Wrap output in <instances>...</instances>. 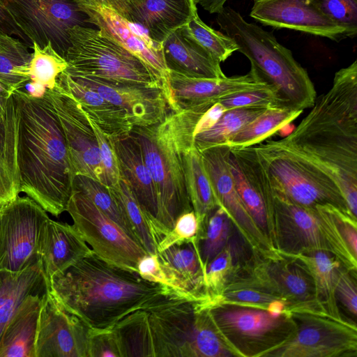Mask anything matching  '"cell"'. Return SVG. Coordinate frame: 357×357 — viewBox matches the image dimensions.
Here are the masks:
<instances>
[{"label": "cell", "mask_w": 357, "mask_h": 357, "mask_svg": "<svg viewBox=\"0 0 357 357\" xmlns=\"http://www.w3.org/2000/svg\"><path fill=\"white\" fill-rule=\"evenodd\" d=\"M226 110L219 101L211 106L199 119L195 130V137L213 127Z\"/></svg>", "instance_id": "obj_57"}, {"label": "cell", "mask_w": 357, "mask_h": 357, "mask_svg": "<svg viewBox=\"0 0 357 357\" xmlns=\"http://www.w3.org/2000/svg\"><path fill=\"white\" fill-rule=\"evenodd\" d=\"M137 268V273L145 280L166 285L165 275L158 254H146L139 259Z\"/></svg>", "instance_id": "obj_54"}, {"label": "cell", "mask_w": 357, "mask_h": 357, "mask_svg": "<svg viewBox=\"0 0 357 357\" xmlns=\"http://www.w3.org/2000/svg\"><path fill=\"white\" fill-rule=\"evenodd\" d=\"M234 352L215 328L207 308L197 303L195 328L190 344V357H231Z\"/></svg>", "instance_id": "obj_40"}, {"label": "cell", "mask_w": 357, "mask_h": 357, "mask_svg": "<svg viewBox=\"0 0 357 357\" xmlns=\"http://www.w3.org/2000/svg\"><path fill=\"white\" fill-rule=\"evenodd\" d=\"M0 33L22 40L27 47L32 48L33 43L15 23L8 13L0 4Z\"/></svg>", "instance_id": "obj_56"}, {"label": "cell", "mask_w": 357, "mask_h": 357, "mask_svg": "<svg viewBox=\"0 0 357 357\" xmlns=\"http://www.w3.org/2000/svg\"><path fill=\"white\" fill-rule=\"evenodd\" d=\"M194 0H127L125 18L142 26L153 40L162 43L198 15Z\"/></svg>", "instance_id": "obj_25"}, {"label": "cell", "mask_w": 357, "mask_h": 357, "mask_svg": "<svg viewBox=\"0 0 357 357\" xmlns=\"http://www.w3.org/2000/svg\"><path fill=\"white\" fill-rule=\"evenodd\" d=\"M88 357H120L112 327L90 328Z\"/></svg>", "instance_id": "obj_50"}, {"label": "cell", "mask_w": 357, "mask_h": 357, "mask_svg": "<svg viewBox=\"0 0 357 357\" xmlns=\"http://www.w3.org/2000/svg\"><path fill=\"white\" fill-rule=\"evenodd\" d=\"M13 94L20 192L59 216L66 211L74 178L59 120L46 92L36 98L22 88Z\"/></svg>", "instance_id": "obj_2"}, {"label": "cell", "mask_w": 357, "mask_h": 357, "mask_svg": "<svg viewBox=\"0 0 357 357\" xmlns=\"http://www.w3.org/2000/svg\"><path fill=\"white\" fill-rule=\"evenodd\" d=\"M71 77L124 109L133 126L146 127L160 123L170 111L164 90L161 87L109 82L86 77Z\"/></svg>", "instance_id": "obj_21"}, {"label": "cell", "mask_w": 357, "mask_h": 357, "mask_svg": "<svg viewBox=\"0 0 357 357\" xmlns=\"http://www.w3.org/2000/svg\"><path fill=\"white\" fill-rule=\"evenodd\" d=\"M227 0H194L209 13H220L224 8Z\"/></svg>", "instance_id": "obj_58"}, {"label": "cell", "mask_w": 357, "mask_h": 357, "mask_svg": "<svg viewBox=\"0 0 357 357\" xmlns=\"http://www.w3.org/2000/svg\"><path fill=\"white\" fill-rule=\"evenodd\" d=\"M357 289L356 273L342 266L339 269L335 295L347 311L354 317L357 312Z\"/></svg>", "instance_id": "obj_51"}, {"label": "cell", "mask_w": 357, "mask_h": 357, "mask_svg": "<svg viewBox=\"0 0 357 357\" xmlns=\"http://www.w3.org/2000/svg\"><path fill=\"white\" fill-rule=\"evenodd\" d=\"M32 50L27 72L29 82L41 85L47 89H54L59 75L68 66L66 60L54 50L50 43L43 47L33 43Z\"/></svg>", "instance_id": "obj_41"}, {"label": "cell", "mask_w": 357, "mask_h": 357, "mask_svg": "<svg viewBox=\"0 0 357 357\" xmlns=\"http://www.w3.org/2000/svg\"><path fill=\"white\" fill-rule=\"evenodd\" d=\"M76 1L87 15L89 23L139 58L157 75L166 96L169 70L164 61L162 43L151 39L142 26L128 21L109 6L95 0Z\"/></svg>", "instance_id": "obj_19"}, {"label": "cell", "mask_w": 357, "mask_h": 357, "mask_svg": "<svg viewBox=\"0 0 357 357\" xmlns=\"http://www.w3.org/2000/svg\"><path fill=\"white\" fill-rule=\"evenodd\" d=\"M286 303L280 299H276L271 302L266 311L273 317L280 316L286 312Z\"/></svg>", "instance_id": "obj_60"}, {"label": "cell", "mask_w": 357, "mask_h": 357, "mask_svg": "<svg viewBox=\"0 0 357 357\" xmlns=\"http://www.w3.org/2000/svg\"><path fill=\"white\" fill-rule=\"evenodd\" d=\"M198 229L199 223L193 210L181 214L172 230L158 244L157 252H161L174 243L194 240Z\"/></svg>", "instance_id": "obj_49"}, {"label": "cell", "mask_w": 357, "mask_h": 357, "mask_svg": "<svg viewBox=\"0 0 357 357\" xmlns=\"http://www.w3.org/2000/svg\"><path fill=\"white\" fill-rule=\"evenodd\" d=\"M112 330L120 357H156L149 312L135 310L119 320Z\"/></svg>", "instance_id": "obj_34"}, {"label": "cell", "mask_w": 357, "mask_h": 357, "mask_svg": "<svg viewBox=\"0 0 357 357\" xmlns=\"http://www.w3.org/2000/svg\"><path fill=\"white\" fill-rule=\"evenodd\" d=\"M24 87H26L25 91L29 95L36 98L44 96L47 91L45 87L29 81L24 85Z\"/></svg>", "instance_id": "obj_61"}, {"label": "cell", "mask_w": 357, "mask_h": 357, "mask_svg": "<svg viewBox=\"0 0 357 357\" xmlns=\"http://www.w3.org/2000/svg\"><path fill=\"white\" fill-rule=\"evenodd\" d=\"M16 108L15 114L8 121H0V155L5 158L17 180L16 169ZM19 186V185H18Z\"/></svg>", "instance_id": "obj_52"}, {"label": "cell", "mask_w": 357, "mask_h": 357, "mask_svg": "<svg viewBox=\"0 0 357 357\" xmlns=\"http://www.w3.org/2000/svg\"><path fill=\"white\" fill-rule=\"evenodd\" d=\"M324 14L344 29L345 38L357 34V0H310Z\"/></svg>", "instance_id": "obj_47"}, {"label": "cell", "mask_w": 357, "mask_h": 357, "mask_svg": "<svg viewBox=\"0 0 357 357\" xmlns=\"http://www.w3.org/2000/svg\"><path fill=\"white\" fill-rule=\"evenodd\" d=\"M91 123L99 147L104 185L110 187L117 183L121 177L113 141L94 122L91 121Z\"/></svg>", "instance_id": "obj_48"}, {"label": "cell", "mask_w": 357, "mask_h": 357, "mask_svg": "<svg viewBox=\"0 0 357 357\" xmlns=\"http://www.w3.org/2000/svg\"><path fill=\"white\" fill-rule=\"evenodd\" d=\"M183 162L187 192L199 225L218 206L202 154L194 144L184 148Z\"/></svg>", "instance_id": "obj_33"}, {"label": "cell", "mask_w": 357, "mask_h": 357, "mask_svg": "<svg viewBox=\"0 0 357 357\" xmlns=\"http://www.w3.org/2000/svg\"><path fill=\"white\" fill-rule=\"evenodd\" d=\"M116 10L125 18L127 0H95Z\"/></svg>", "instance_id": "obj_59"}, {"label": "cell", "mask_w": 357, "mask_h": 357, "mask_svg": "<svg viewBox=\"0 0 357 357\" xmlns=\"http://www.w3.org/2000/svg\"><path fill=\"white\" fill-rule=\"evenodd\" d=\"M296 324L294 335L266 357H351L357 351L355 323L327 316L292 314Z\"/></svg>", "instance_id": "obj_13"}, {"label": "cell", "mask_w": 357, "mask_h": 357, "mask_svg": "<svg viewBox=\"0 0 357 357\" xmlns=\"http://www.w3.org/2000/svg\"><path fill=\"white\" fill-rule=\"evenodd\" d=\"M48 287L40 260L20 272L0 271V336L25 298Z\"/></svg>", "instance_id": "obj_31"}, {"label": "cell", "mask_w": 357, "mask_h": 357, "mask_svg": "<svg viewBox=\"0 0 357 357\" xmlns=\"http://www.w3.org/2000/svg\"><path fill=\"white\" fill-rule=\"evenodd\" d=\"M68 33L64 58L70 76L162 88L157 75L139 58L98 29L75 26Z\"/></svg>", "instance_id": "obj_6"}, {"label": "cell", "mask_w": 357, "mask_h": 357, "mask_svg": "<svg viewBox=\"0 0 357 357\" xmlns=\"http://www.w3.org/2000/svg\"><path fill=\"white\" fill-rule=\"evenodd\" d=\"M57 84L74 96L89 119L112 141L130 134L134 126L124 109L79 84L65 71L59 75Z\"/></svg>", "instance_id": "obj_29"}, {"label": "cell", "mask_w": 357, "mask_h": 357, "mask_svg": "<svg viewBox=\"0 0 357 357\" xmlns=\"http://www.w3.org/2000/svg\"><path fill=\"white\" fill-rule=\"evenodd\" d=\"M231 226L230 218L220 206L207 215L199 225L195 243L204 270L229 242Z\"/></svg>", "instance_id": "obj_36"}, {"label": "cell", "mask_w": 357, "mask_h": 357, "mask_svg": "<svg viewBox=\"0 0 357 357\" xmlns=\"http://www.w3.org/2000/svg\"><path fill=\"white\" fill-rule=\"evenodd\" d=\"M286 137L268 141L331 177L357 219V61L335 74L331 89Z\"/></svg>", "instance_id": "obj_1"}, {"label": "cell", "mask_w": 357, "mask_h": 357, "mask_svg": "<svg viewBox=\"0 0 357 357\" xmlns=\"http://www.w3.org/2000/svg\"><path fill=\"white\" fill-rule=\"evenodd\" d=\"M206 308L236 357H266L291 337L296 328L293 314L288 312L273 317L266 310L227 304Z\"/></svg>", "instance_id": "obj_8"}, {"label": "cell", "mask_w": 357, "mask_h": 357, "mask_svg": "<svg viewBox=\"0 0 357 357\" xmlns=\"http://www.w3.org/2000/svg\"><path fill=\"white\" fill-rule=\"evenodd\" d=\"M250 16L265 26L299 31L340 40L344 29L310 0H253Z\"/></svg>", "instance_id": "obj_20"}, {"label": "cell", "mask_w": 357, "mask_h": 357, "mask_svg": "<svg viewBox=\"0 0 357 357\" xmlns=\"http://www.w3.org/2000/svg\"><path fill=\"white\" fill-rule=\"evenodd\" d=\"M31 53L20 39L0 44V79L15 90L22 89L29 81L28 66Z\"/></svg>", "instance_id": "obj_42"}, {"label": "cell", "mask_w": 357, "mask_h": 357, "mask_svg": "<svg viewBox=\"0 0 357 357\" xmlns=\"http://www.w3.org/2000/svg\"><path fill=\"white\" fill-rule=\"evenodd\" d=\"M15 90L0 79V121H8L15 114L13 92Z\"/></svg>", "instance_id": "obj_55"}, {"label": "cell", "mask_w": 357, "mask_h": 357, "mask_svg": "<svg viewBox=\"0 0 357 357\" xmlns=\"http://www.w3.org/2000/svg\"><path fill=\"white\" fill-rule=\"evenodd\" d=\"M231 280L278 296L286 303L288 313L327 316L316 297L311 277L291 258H266L252 252Z\"/></svg>", "instance_id": "obj_9"}, {"label": "cell", "mask_w": 357, "mask_h": 357, "mask_svg": "<svg viewBox=\"0 0 357 357\" xmlns=\"http://www.w3.org/2000/svg\"><path fill=\"white\" fill-rule=\"evenodd\" d=\"M89 329L48 287L42 297L36 357H88Z\"/></svg>", "instance_id": "obj_17"}, {"label": "cell", "mask_w": 357, "mask_h": 357, "mask_svg": "<svg viewBox=\"0 0 357 357\" xmlns=\"http://www.w3.org/2000/svg\"><path fill=\"white\" fill-rule=\"evenodd\" d=\"M264 110L265 109L250 108L226 110L213 127L195 137V146L201 152L212 147L223 146L229 137Z\"/></svg>", "instance_id": "obj_38"}, {"label": "cell", "mask_w": 357, "mask_h": 357, "mask_svg": "<svg viewBox=\"0 0 357 357\" xmlns=\"http://www.w3.org/2000/svg\"><path fill=\"white\" fill-rule=\"evenodd\" d=\"M20 194L17 180L7 161L0 155V205H3Z\"/></svg>", "instance_id": "obj_53"}, {"label": "cell", "mask_w": 357, "mask_h": 357, "mask_svg": "<svg viewBox=\"0 0 357 357\" xmlns=\"http://www.w3.org/2000/svg\"><path fill=\"white\" fill-rule=\"evenodd\" d=\"M195 240L174 243L157 254L166 285L203 301L204 270Z\"/></svg>", "instance_id": "obj_28"}, {"label": "cell", "mask_w": 357, "mask_h": 357, "mask_svg": "<svg viewBox=\"0 0 357 357\" xmlns=\"http://www.w3.org/2000/svg\"><path fill=\"white\" fill-rule=\"evenodd\" d=\"M199 300L172 289L146 309L155 340L156 357H190Z\"/></svg>", "instance_id": "obj_18"}, {"label": "cell", "mask_w": 357, "mask_h": 357, "mask_svg": "<svg viewBox=\"0 0 357 357\" xmlns=\"http://www.w3.org/2000/svg\"><path fill=\"white\" fill-rule=\"evenodd\" d=\"M253 146L275 194L304 207L329 204L351 215L341 190L324 172L268 141Z\"/></svg>", "instance_id": "obj_7"}, {"label": "cell", "mask_w": 357, "mask_h": 357, "mask_svg": "<svg viewBox=\"0 0 357 357\" xmlns=\"http://www.w3.org/2000/svg\"><path fill=\"white\" fill-rule=\"evenodd\" d=\"M229 241L227 245L206 265L204 272L205 299L220 294L243 262L238 261V248Z\"/></svg>", "instance_id": "obj_39"}, {"label": "cell", "mask_w": 357, "mask_h": 357, "mask_svg": "<svg viewBox=\"0 0 357 357\" xmlns=\"http://www.w3.org/2000/svg\"><path fill=\"white\" fill-rule=\"evenodd\" d=\"M48 285L69 312L97 329L113 327L127 314L150 307L173 289L109 264L93 252L53 276Z\"/></svg>", "instance_id": "obj_3"}, {"label": "cell", "mask_w": 357, "mask_h": 357, "mask_svg": "<svg viewBox=\"0 0 357 357\" xmlns=\"http://www.w3.org/2000/svg\"><path fill=\"white\" fill-rule=\"evenodd\" d=\"M268 87L271 86L252 70L243 75L213 79L192 77L169 70L166 98L170 110L178 112L237 93Z\"/></svg>", "instance_id": "obj_24"}, {"label": "cell", "mask_w": 357, "mask_h": 357, "mask_svg": "<svg viewBox=\"0 0 357 357\" xmlns=\"http://www.w3.org/2000/svg\"><path fill=\"white\" fill-rule=\"evenodd\" d=\"M187 25L197 42L220 63L225 61L238 49L231 38L206 24L198 15Z\"/></svg>", "instance_id": "obj_45"}, {"label": "cell", "mask_w": 357, "mask_h": 357, "mask_svg": "<svg viewBox=\"0 0 357 357\" xmlns=\"http://www.w3.org/2000/svg\"><path fill=\"white\" fill-rule=\"evenodd\" d=\"M303 112L290 107L266 109L229 137L223 146L244 148L261 143L295 120Z\"/></svg>", "instance_id": "obj_35"}, {"label": "cell", "mask_w": 357, "mask_h": 357, "mask_svg": "<svg viewBox=\"0 0 357 357\" xmlns=\"http://www.w3.org/2000/svg\"><path fill=\"white\" fill-rule=\"evenodd\" d=\"M44 294L26 297L6 325L0 336V357H36V340Z\"/></svg>", "instance_id": "obj_30"}, {"label": "cell", "mask_w": 357, "mask_h": 357, "mask_svg": "<svg viewBox=\"0 0 357 357\" xmlns=\"http://www.w3.org/2000/svg\"><path fill=\"white\" fill-rule=\"evenodd\" d=\"M217 201L252 253L266 258L280 257L243 204L230 172L229 147L218 146L200 152Z\"/></svg>", "instance_id": "obj_16"}, {"label": "cell", "mask_w": 357, "mask_h": 357, "mask_svg": "<svg viewBox=\"0 0 357 357\" xmlns=\"http://www.w3.org/2000/svg\"><path fill=\"white\" fill-rule=\"evenodd\" d=\"M46 93L65 137L73 177L83 175L104 184L99 147L91 121L74 96L56 83Z\"/></svg>", "instance_id": "obj_15"}, {"label": "cell", "mask_w": 357, "mask_h": 357, "mask_svg": "<svg viewBox=\"0 0 357 357\" xmlns=\"http://www.w3.org/2000/svg\"><path fill=\"white\" fill-rule=\"evenodd\" d=\"M214 103L205 102L178 112L170 110L162 121L134 126L130 132L141 145L153 179L167 235L181 214L193 210L185 186L183 151L194 144L197 123Z\"/></svg>", "instance_id": "obj_4"}, {"label": "cell", "mask_w": 357, "mask_h": 357, "mask_svg": "<svg viewBox=\"0 0 357 357\" xmlns=\"http://www.w3.org/2000/svg\"><path fill=\"white\" fill-rule=\"evenodd\" d=\"M75 227L49 218L40 236L38 255L47 282L92 252Z\"/></svg>", "instance_id": "obj_26"}, {"label": "cell", "mask_w": 357, "mask_h": 357, "mask_svg": "<svg viewBox=\"0 0 357 357\" xmlns=\"http://www.w3.org/2000/svg\"><path fill=\"white\" fill-rule=\"evenodd\" d=\"M294 259L311 277L316 297L328 317L339 321L344 319L337 305L335 284L339 269L343 266L331 253L319 250L286 257Z\"/></svg>", "instance_id": "obj_32"}, {"label": "cell", "mask_w": 357, "mask_h": 357, "mask_svg": "<svg viewBox=\"0 0 357 357\" xmlns=\"http://www.w3.org/2000/svg\"><path fill=\"white\" fill-rule=\"evenodd\" d=\"M108 188L138 243L146 253L157 254L156 244L146 217L128 182L121 177L117 183Z\"/></svg>", "instance_id": "obj_37"}, {"label": "cell", "mask_w": 357, "mask_h": 357, "mask_svg": "<svg viewBox=\"0 0 357 357\" xmlns=\"http://www.w3.org/2000/svg\"><path fill=\"white\" fill-rule=\"evenodd\" d=\"M66 211L98 257L112 265L137 272L139 259L147 254L145 250L85 195L72 189Z\"/></svg>", "instance_id": "obj_10"}, {"label": "cell", "mask_w": 357, "mask_h": 357, "mask_svg": "<svg viewBox=\"0 0 357 357\" xmlns=\"http://www.w3.org/2000/svg\"><path fill=\"white\" fill-rule=\"evenodd\" d=\"M268 236L278 253L283 257L319 250L331 253L326 229L316 208L298 205L273 192Z\"/></svg>", "instance_id": "obj_14"}, {"label": "cell", "mask_w": 357, "mask_h": 357, "mask_svg": "<svg viewBox=\"0 0 357 357\" xmlns=\"http://www.w3.org/2000/svg\"><path fill=\"white\" fill-rule=\"evenodd\" d=\"M16 38L0 33V44H6L13 42Z\"/></svg>", "instance_id": "obj_62"}, {"label": "cell", "mask_w": 357, "mask_h": 357, "mask_svg": "<svg viewBox=\"0 0 357 357\" xmlns=\"http://www.w3.org/2000/svg\"><path fill=\"white\" fill-rule=\"evenodd\" d=\"M47 211L29 197L17 196L1 205L0 271L20 272L39 260L42 229Z\"/></svg>", "instance_id": "obj_12"}, {"label": "cell", "mask_w": 357, "mask_h": 357, "mask_svg": "<svg viewBox=\"0 0 357 357\" xmlns=\"http://www.w3.org/2000/svg\"><path fill=\"white\" fill-rule=\"evenodd\" d=\"M216 22L235 41L237 51L249 59L250 70L273 87L288 107L303 111L313 106L317 93L307 72L271 32L247 22L229 6L217 14Z\"/></svg>", "instance_id": "obj_5"}, {"label": "cell", "mask_w": 357, "mask_h": 357, "mask_svg": "<svg viewBox=\"0 0 357 357\" xmlns=\"http://www.w3.org/2000/svg\"><path fill=\"white\" fill-rule=\"evenodd\" d=\"M0 4L32 43L43 47L50 43L63 57L69 29L89 24L76 0H0Z\"/></svg>", "instance_id": "obj_11"}, {"label": "cell", "mask_w": 357, "mask_h": 357, "mask_svg": "<svg viewBox=\"0 0 357 357\" xmlns=\"http://www.w3.org/2000/svg\"><path fill=\"white\" fill-rule=\"evenodd\" d=\"M218 101L227 110L235 108L266 109L289 107L272 87L237 93L224 97Z\"/></svg>", "instance_id": "obj_46"}, {"label": "cell", "mask_w": 357, "mask_h": 357, "mask_svg": "<svg viewBox=\"0 0 357 357\" xmlns=\"http://www.w3.org/2000/svg\"><path fill=\"white\" fill-rule=\"evenodd\" d=\"M72 189L85 195L100 211L137 241L107 186L91 177L76 175L73 180Z\"/></svg>", "instance_id": "obj_44"}, {"label": "cell", "mask_w": 357, "mask_h": 357, "mask_svg": "<svg viewBox=\"0 0 357 357\" xmlns=\"http://www.w3.org/2000/svg\"><path fill=\"white\" fill-rule=\"evenodd\" d=\"M168 70L197 78H223L220 63L204 49L187 24L176 29L162 43Z\"/></svg>", "instance_id": "obj_27"}, {"label": "cell", "mask_w": 357, "mask_h": 357, "mask_svg": "<svg viewBox=\"0 0 357 357\" xmlns=\"http://www.w3.org/2000/svg\"><path fill=\"white\" fill-rule=\"evenodd\" d=\"M228 164L243 204L256 225L268 238V220L273 191L254 146L229 148Z\"/></svg>", "instance_id": "obj_23"}, {"label": "cell", "mask_w": 357, "mask_h": 357, "mask_svg": "<svg viewBox=\"0 0 357 357\" xmlns=\"http://www.w3.org/2000/svg\"><path fill=\"white\" fill-rule=\"evenodd\" d=\"M276 299L280 298L258 287L231 280L220 294L208 300L199 301V305L205 308L214 305L227 304L266 310L268 304Z\"/></svg>", "instance_id": "obj_43"}, {"label": "cell", "mask_w": 357, "mask_h": 357, "mask_svg": "<svg viewBox=\"0 0 357 357\" xmlns=\"http://www.w3.org/2000/svg\"><path fill=\"white\" fill-rule=\"evenodd\" d=\"M121 176L129 184L146 217L154 241L167 236L161 221L157 190L140 144L131 134L113 141Z\"/></svg>", "instance_id": "obj_22"}, {"label": "cell", "mask_w": 357, "mask_h": 357, "mask_svg": "<svg viewBox=\"0 0 357 357\" xmlns=\"http://www.w3.org/2000/svg\"><path fill=\"white\" fill-rule=\"evenodd\" d=\"M1 206L0 205V213H1Z\"/></svg>", "instance_id": "obj_63"}]
</instances>
